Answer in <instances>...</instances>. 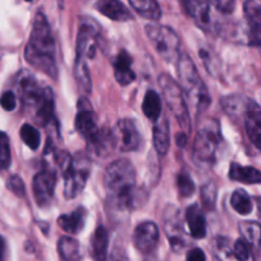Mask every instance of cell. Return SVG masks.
Instances as JSON below:
<instances>
[{
  "label": "cell",
  "mask_w": 261,
  "mask_h": 261,
  "mask_svg": "<svg viewBox=\"0 0 261 261\" xmlns=\"http://www.w3.org/2000/svg\"><path fill=\"white\" fill-rule=\"evenodd\" d=\"M24 58L32 67L53 80H57L58 67L55 62L54 37L42 13H37L35 17L30 40L24 49Z\"/></svg>",
  "instance_id": "cell-1"
},
{
  "label": "cell",
  "mask_w": 261,
  "mask_h": 261,
  "mask_svg": "<svg viewBox=\"0 0 261 261\" xmlns=\"http://www.w3.org/2000/svg\"><path fill=\"white\" fill-rule=\"evenodd\" d=\"M104 186L108 202L117 210L132 209L136 200V170L125 159L115 160L107 168Z\"/></svg>",
  "instance_id": "cell-2"
},
{
  "label": "cell",
  "mask_w": 261,
  "mask_h": 261,
  "mask_svg": "<svg viewBox=\"0 0 261 261\" xmlns=\"http://www.w3.org/2000/svg\"><path fill=\"white\" fill-rule=\"evenodd\" d=\"M19 95L26 110L31 113L35 122L47 125L55 119L54 95L50 87H41L35 77L23 73L18 79Z\"/></svg>",
  "instance_id": "cell-3"
},
{
  "label": "cell",
  "mask_w": 261,
  "mask_h": 261,
  "mask_svg": "<svg viewBox=\"0 0 261 261\" xmlns=\"http://www.w3.org/2000/svg\"><path fill=\"white\" fill-rule=\"evenodd\" d=\"M55 162L64 178L65 199H74L84 191L90 177L91 164L89 158L82 152L71 156L68 152L59 151L55 156Z\"/></svg>",
  "instance_id": "cell-4"
},
{
  "label": "cell",
  "mask_w": 261,
  "mask_h": 261,
  "mask_svg": "<svg viewBox=\"0 0 261 261\" xmlns=\"http://www.w3.org/2000/svg\"><path fill=\"white\" fill-rule=\"evenodd\" d=\"M177 68L179 86L187 96L188 102L197 113L204 112L210 105V95L206 85L200 79L195 63L187 54H180Z\"/></svg>",
  "instance_id": "cell-5"
},
{
  "label": "cell",
  "mask_w": 261,
  "mask_h": 261,
  "mask_svg": "<svg viewBox=\"0 0 261 261\" xmlns=\"http://www.w3.org/2000/svg\"><path fill=\"white\" fill-rule=\"evenodd\" d=\"M220 140L222 135L217 120H207L200 127L192 146V160L197 167L210 168L214 164Z\"/></svg>",
  "instance_id": "cell-6"
},
{
  "label": "cell",
  "mask_w": 261,
  "mask_h": 261,
  "mask_svg": "<svg viewBox=\"0 0 261 261\" xmlns=\"http://www.w3.org/2000/svg\"><path fill=\"white\" fill-rule=\"evenodd\" d=\"M159 85L162 87L163 97H164L168 108L172 110L182 132L183 134H190L191 118L190 113H188L187 102L185 100V94H183L180 86L167 73L160 74Z\"/></svg>",
  "instance_id": "cell-7"
},
{
  "label": "cell",
  "mask_w": 261,
  "mask_h": 261,
  "mask_svg": "<svg viewBox=\"0 0 261 261\" xmlns=\"http://www.w3.org/2000/svg\"><path fill=\"white\" fill-rule=\"evenodd\" d=\"M146 34L154 49L165 62H178L180 57V41L174 30L162 24H147Z\"/></svg>",
  "instance_id": "cell-8"
},
{
  "label": "cell",
  "mask_w": 261,
  "mask_h": 261,
  "mask_svg": "<svg viewBox=\"0 0 261 261\" xmlns=\"http://www.w3.org/2000/svg\"><path fill=\"white\" fill-rule=\"evenodd\" d=\"M114 149L122 152L136 151L141 144L139 128L132 119H120L112 130Z\"/></svg>",
  "instance_id": "cell-9"
},
{
  "label": "cell",
  "mask_w": 261,
  "mask_h": 261,
  "mask_svg": "<svg viewBox=\"0 0 261 261\" xmlns=\"http://www.w3.org/2000/svg\"><path fill=\"white\" fill-rule=\"evenodd\" d=\"M100 39V27L96 22L89 17L81 18L77 35V55L82 58H92L96 54L97 44Z\"/></svg>",
  "instance_id": "cell-10"
},
{
  "label": "cell",
  "mask_w": 261,
  "mask_h": 261,
  "mask_svg": "<svg viewBox=\"0 0 261 261\" xmlns=\"http://www.w3.org/2000/svg\"><path fill=\"white\" fill-rule=\"evenodd\" d=\"M55 185H57V172L50 168V165L45 167L41 172L35 175L34 182H32V191H34V197L39 206L45 207L51 202Z\"/></svg>",
  "instance_id": "cell-11"
},
{
  "label": "cell",
  "mask_w": 261,
  "mask_h": 261,
  "mask_svg": "<svg viewBox=\"0 0 261 261\" xmlns=\"http://www.w3.org/2000/svg\"><path fill=\"white\" fill-rule=\"evenodd\" d=\"M164 232L169 240L170 247L179 252L187 246V240H186L185 229H183L182 220H180L179 212L177 207L168 206L164 212Z\"/></svg>",
  "instance_id": "cell-12"
},
{
  "label": "cell",
  "mask_w": 261,
  "mask_h": 261,
  "mask_svg": "<svg viewBox=\"0 0 261 261\" xmlns=\"http://www.w3.org/2000/svg\"><path fill=\"white\" fill-rule=\"evenodd\" d=\"M74 125L77 132L86 140L91 139L100 129L96 122V114L92 110L91 104L85 97H81L79 101V112H77Z\"/></svg>",
  "instance_id": "cell-13"
},
{
  "label": "cell",
  "mask_w": 261,
  "mask_h": 261,
  "mask_svg": "<svg viewBox=\"0 0 261 261\" xmlns=\"http://www.w3.org/2000/svg\"><path fill=\"white\" fill-rule=\"evenodd\" d=\"M159 242V228L154 222H144L137 225L134 233V243L142 253H150Z\"/></svg>",
  "instance_id": "cell-14"
},
{
  "label": "cell",
  "mask_w": 261,
  "mask_h": 261,
  "mask_svg": "<svg viewBox=\"0 0 261 261\" xmlns=\"http://www.w3.org/2000/svg\"><path fill=\"white\" fill-rule=\"evenodd\" d=\"M243 123L250 141L261 151V108L251 99L243 113Z\"/></svg>",
  "instance_id": "cell-15"
},
{
  "label": "cell",
  "mask_w": 261,
  "mask_h": 261,
  "mask_svg": "<svg viewBox=\"0 0 261 261\" xmlns=\"http://www.w3.org/2000/svg\"><path fill=\"white\" fill-rule=\"evenodd\" d=\"M243 11L250 29V44L261 45V0H247Z\"/></svg>",
  "instance_id": "cell-16"
},
{
  "label": "cell",
  "mask_w": 261,
  "mask_h": 261,
  "mask_svg": "<svg viewBox=\"0 0 261 261\" xmlns=\"http://www.w3.org/2000/svg\"><path fill=\"white\" fill-rule=\"evenodd\" d=\"M182 4L185 11L197 26L204 30L209 29L212 24L209 0H182Z\"/></svg>",
  "instance_id": "cell-17"
},
{
  "label": "cell",
  "mask_w": 261,
  "mask_h": 261,
  "mask_svg": "<svg viewBox=\"0 0 261 261\" xmlns=\"http://www.w3.org/2000/svg\"><path fill=\"white\" fill-rule=\"evenodd\" d=\"M113 68H114L115 80L122 86H127L136 80V74L132 69V58L125 50L118 53L113 62Z\"/></svg>",
  "instance_id": "cell-18"
},
{
  "label": "cell",
  "mask_w": 261,
  "mask_h": 261,
  "mask_svg": "<svg viewBox=\"0 0 261 261\" xmlns=\"http://www.w3.org/2000/svg\"><path fill=\"white\" fill-rule=\"evenodd\" d=\"M97 11L108 18L118 22L132 19V14L120 0H99L96 4Z\"/></svg>",
  "instance_id": "cell-19"
},
{
  "label": "cell",
  "mask_w": 261,
  "mask_h": 261,
  "mask_svg": "<svg viewBox=\"0 0 261 261\" xmlns=\"http://www.w3.org/2000/svg\"><path fill=\"white\" fill-rule=\"evenodd\" d=\"M87 218V210L85 207H77L71 214H64L59 217L58 224L64 232L77 234L81 232L85 227Z\"/></svg>",
  "instance_id": "cell-20"
},
{
  "label": "cell",
  "mask_w": 261,
  "mask_h": 261,
  "mask_svg": "<svg viewBox=\"0 0 261 261\" xmlns=\"http://www.w3.org/2000/svg\"><path fill=\"white\" fill-rule=\"evenodd\" d=\"M186 220L193 238L201 240L206 236V220L199 205H192L188 207L186 212Z\"/></svg>",
  "instance_id": "cell-21"
},
{
  "label": "cell",
  "mask_w": 261,
  "mask_h": 261,
  "mask_svg": "<svg viewBox=\"0 0 261 261\" xmlns=\"http://www.w3.org/2000/svg\"><path fill=\"white\" fill-rule=\"evenodd\" d=\"M87 147H89V151L97 158L109 154L110 150L114 149L112 130L99 129L96 135L87 140Z\"/></svg>",
  "instance_id": "cell-22"
},
{
  "label": "cell",
  "mask_w": 261,
  "mask_h": 261,
  "mask_svg": "<svg viewBox=\"0 0 261 261\" xmlns=\"http://www.w3.org/2000/svg\"><path fill=\"white\" fill-rule=\"evenodd\" d=\"M152 139H154V147L159 155H165L170 146V132L169 123L165 118L158 119L154 122V129H152Z\"/></svg>",
  "instance_id": "cell-23"
},
{
  "label": "cell",
  "mask_w": 261,
  "mask_h": 261,
  "mask_svg": "<svg viewBox=\"0 0 261 261\" xmlns=\"http://www.w3.org/2000/svg\"><path fill=\"white\" fill-rule=\"evenodd\" d=\"M109 234L105 227L99 225L91 238V253L95 261H107Z\"/></svg>",
  "instance_id": "cell-24"
},
{
  "label": "cell",
  "mask_w": 261,
  "mask_h": 261,
  "mask_svg": "<svg viewBox=\"0 0 261 261\" xmlns=\"http://www.w3.org/2000/svg\"><path fill=\"white\" fill-rule=\"evenodd\" d=\"M229 178L246 185H257L261 183V172L256 168L243 167L237 163H232L229 168Z\"/></svg>",
  "instance_id": "cell-25"
},
{
  "label": "cell",
  "mask_w": 261,
  "mask_h": 261,
  "mask_svg": "<svg viewBox=\"0 0 261 261\" xmlns=\"http://www.w3.org/2000/svg\"><path fill=\"white\" fill-rule=\"evenodd\" d=\"M130 7L144 18L150 21H159L162 18V9L156 0H128Z\"/></svg>",
  "instance_id": "cell-26"
},
{
  "label": "cell",
  "mask_w": 261,
  "mask_h": 261,
  "mask_svg": "<svg viewBox=\"0 0 261 261\" xmlns=\"http://www.w3.org/2000/svg\"><path fill=\"white\" fill-rule=\"evenodd\" d=\"M58 252L63 261H79L81 258L80 243L68 236H63L58 241Z\"/></svg>",
  "instance_id": "cell-27"
},
{
  "label": "cell",
  "mask_w": 261,
  "mask_h": 261,
  "mask_svg": "<svg viewBox=\"0 0 261 261\" xmlns=\"http://www.w3.org/2000/svg\"><path fill=\"white\" fill-rule=\"evenodd\" d=\"M142 110H144L145 115L152 122H156L162 115V99L154 90H149L145 95Z\"/></svg>",
  "instance_id": "cell-28"
},
{
  "label": "cell",
  "mask_w": 261,
  "mask_h": 261,
  "mask_svg": "<svg viewBox=\"0 0 261 261\" xmlns=\"http://www.w3.org/2000/svg\"><path fill=\"white\" fill-rule=\"evenodd\" d=\"M240 232L242 234L243 240L250 245V247L260 248L261 246V224L256 222H241L240 225Z\"/></svg>",
  "instance_id": "cell-29"
},
{
  "label": "cell",
  "mask_w": 261,
  "mask_h": 261,
  "mask_svg": "<svg viewBox=\"0 0 261 261\" xmlns=\"http://www.w3.org/2000/svg\"><path fill=\"white\" fill-rule=\"evenodd\" d=\"M248 100L250 99L241 96V95H230V96L222 99V107L225 110V113L232 118H237L238 115L243 117Z\"/></svg>",
  "instance_id": "cell-30"
},
{
  "label": "cell",
  "mask_w": 261,
  "mask_h": 261,
  "mask_svg": "<svg viewBox=\"0 0 261 261\" xmlns=\"http://www.w3.org/2000/svg\"><path fill=\"white\" fill-rule=\"evenodd\" d=\"M74 76H76V81L81 90L86 94H90L92 89L91 84V76H90L89 67H87L85 58L77 55L76 64H74Z\"/></svg>",
  "instance_id": "cell-31"
},
{
  "label": "cell",
  "mask_w": 261,
  "mask_h": 261,
  "mask_svg": "<svg viewBox=\"0 0 261 261\" xmlns=\"http://www.w3.org/2000/svg\"><path fill=\"white\" fill-rule=\"evenodd\" d=\"M230 205L241 215H248L252 212V200L243 190H236L230 197Z\"/></svg>",
  "instance_id": "cell-32"
},
{
  "label": "cell",
  "mask_w": 261,
  "mask_h": 261,
  "mask_svg": "<svg viewBox=\"0 0 261 261\" xmlns=\"http://www.w3.org/2000/svg\"><path fill=\"white\" fill-rule=\"evenodd\" d=\"M19 135H21V139L27 146L30 147L31 150H37L40 146V134L39 130L34 127V125L29 124H23L21 127V130H19Z\"/></svg>",
  "instance_id": "cell-33"
},
{
  "label": "cell",
  "mask_w": 261,
  "mask_h": 261,
  "mask_svg": "<svg viewBox=\"0 0 261 261\" xmlns=\"http://www.w3.org/2000/svg\"><path fill=\"white\" fill-rule=\"evenodd\" d=\"M11 145L9 139L4 132L0 130V169L6 170L11 167Z\"/></svg>",
  "instance_id": "cell-34"
},
{
  "label": "cell",
  "mask_w": 261,
  "mask_h": 261,
  "mask_svg": "<svg viewBox=\"0 0 261 261\" xmlns=\"http://www.w3.org/2000/svg\"><path fill=\"white\" fill-rule=\"evenodd\" d=\"M177 187L182 197H190L195 192V183L186 172H180L177 178Z\"/></svg>",
  "instance_id": "cell-35"
},
{
  "label": "cell",
  "mask_w": 261,
  "mask_h": 261,
  "mask_svg": "<svg viewBox=\"0 0 261 261\" xmlns=\"http://www.w3.org/2000/svg\"><path fill=\"white\" fill-rule=\"evenodd\" d=\"M201 199L206 209H214L215 200H217V186L214 183H207L201 188Z\"/></svg>",
  "instance_id": "cell-36"
},
{
  "label": "cell",
  "mask_w": 261,
  "mask_h": 261,
  "mask_svg": "<svg viewBox=\"0 0 261 261\" xmlns=\"http://www.w3.org/2000/svg\"><path fill=\"white\" fill-rule=\"evenodd\" d=\"M232 251L237 261H247L250 257V245L243 238L236 241Z\"/></svg>",
  "instance_id": "cell-37"
},
{
  "label": "cell",
  "mask_w": 261,
  "mask_h": 261,
  "mask_svg": "<svg viewBox=\"0 0 261 261\" xmlns=\"http://www.w3.org/2000/svg\"><path fill=\"white\" fill-rule=\"evenodd\" d=\"M7 187H8L14 195L18 196V197H23V196L26 195L24 183L23 180H22V178L18 177V175H12V177H9L8 182H7Z\"/></svg>",
  "instance_id": "cell-38"
},
{
  "label": "cell",
  "mask_w": 261,
  "mask_h": 261,
  "mask_svg": "<svg viewBox=\"0 0 261 261\" xmlns=\"http://www.w3.org/2000/svg\"><path fill=\"white\" fill-rule=\"evenodd\" d=\"M210 6L214 7L220 13L230 14L234 9V0H209Z\"/></svg>",
  "instance_id": "cell-39"
},
{
  "label": "cell",
  "mask_w": 261,
  "mask_h": 261,
  "mask_svg": "<svg viewBox=\"0 0 261 261\" xmlns=\"http://www.w3.org/2000/svg\"><path fill=\"white\" fill-rule=\"evenodd\" d=\"M0 105H2L6 110H8V112L14 110L17 107L16 95H14L12 91L4 92V94L2 95V97H0Z\"/></svg>",
  "instance_id": "cell-40"
},
{
  "label": "cell",
  "mask_w": 261,
  "mask_h": 261,
  "mask_svg": "<svg viewBox=\"0 0 261 261\" xmlns=\"http://www.w3.org/2000/svg\"><path fill=\"white\" fill-rule=\"evenodd\" d=\"M187 261H205V253L201 248H192V250L188 251L187 257H186Z\"/></svg>",
  "instance_id": "cell-41"
},
{
  "label": "cell",
  "mask_w": 261,
  "mask_h": 261,
  "mask_svg": "<svg viewBox=\"0 0 261 261\" xmlns=\"http://www.w3.org/2000/svg\"><path fill=\"white\" fill-rule=\"evenodd\" d=\"M112 261H128L127 256L122 252V251H115L112 256Z\"/></svg>",
  "instance_id": "cell-42"
},
{
  "label": "cell",
  "mask_w": 261,
  "mask_h": 261,
  "mask_svg": "<svg viewBox=\"0 0 261 261\" xmlns=\"http://www.w3.org/2000/svg\"><path fill=\"white\" fill-rule=\"evenodd\" d=\"M4 250H6V242H4L3 237H2V236H0V261L3 260Z\"/></svg>",
  "instance_id": "cell-43"
},
{
  "label": "cell",
  "mask_w": 261,
  "mask_h": 261,
  "mask_svg": "<svg viewBox=\"0 0 261 261\" xmlns=\"http://www.w3.org/2000/svg\"><path fill=\"white\" fill-rule=\"evenodd\" d=\"M258 212H260V215H261V197L258 199Z\"/></svg>",
  "instance_id": "cell-44"
},
{
  "label": "cell",
  "mask_w": 261,
  "mask_h": 261,
  "mask_svg": "<svg viewBox=\"0 0 261 261\" xmlns=\"http://www.w3.org/2000/svg\"><path fill=\"white\" fill-rule=\"evenodd\" d=\"M26 2H32V0H26Z\"/></svg>",
  "instance_id": "cell-45"
}]
</instances>
